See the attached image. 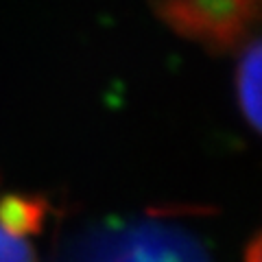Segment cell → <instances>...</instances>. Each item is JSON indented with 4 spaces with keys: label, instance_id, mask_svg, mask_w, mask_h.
Returning <instances> with one entry per match:
<instances>
[{
    "label": "cell",
    "instance_id": "obj_1",
    "mask_svg": "<svg viewBox=\"0 0 262 262\" xmlns=\"http://www.w3.org/2000/svg\"><path fill=\"white\" fill-rule=\"evenodd\" d=\"M51 262H212L190 232L162 221L88 227L57 247Z\"/></svg>",
    "mask_w": 262,
    "mask_h": 262
},
{
    "label": "cell",
    "instance_id": "obj_6",
    "mask_svg": "<svg viewBox=\"0 0 262 262\" xmlns=\"http://www.w3.org/2000/svg\"><path fill=\"white\" fill-rule=\"evenodd\" d=\"M245 262H260V238L253 236L249 247L245 249Z\"/></svg>",
    "mask_w": 262,
    "mask_h": 262
},
{
    "label": "cell",
    "instance_id": "obj_2",
    "mask_svg": "<svg viewBox=\"0 0 262 262\" xmlns=\"http://www.w3.org/2000/svg\"><path fill=\"white\" fill-rule=\"evenodd\" d=\"M149 5L175 35L214 55L241 51L260 22V0H149Z\"/></svg>",
    "mask_w": 262,
    "mask_h": 262
},
{
    "label": "cell",
    "instance_id": "obj_4",
    "mask_svg": "<svg viewBox=\"0 0 262 262\" xmlns=\"http://www.w3.org/2000/svg\"><path fill=\"white\" fill-rule=\"evenodd\" d=\"M48 206L39 196L27 194H7L0 201V225L27 238L29 234L39 232L44 225Z\"/></svg>",
    "mask_w": 262,
    "mask_h": 262
},
{
    "label": "cell",
    "instance_id": "obj_3",
    "mask_svg": "<svg viewBox=\"0 0 262 262\" xmlns=\"http://www.w3.org/2000/svg\"><path fill=\"white\" fill-rule=\"evenodd\" d=\"M260 75H262V51L258 37L249 39L241 48V59L236 66V101L247 125L260 129Z\"/></svg>",
    "mask_w": 262,
    "mask_h": 262
},
{
    "label": "cell",
    "instance_id": "obj_5",
    "mask_svg": "<svg viewBox=\"0 0 262 262\" xmlns=\"http://www.w3.org/2000/svg\"><path fill=\"white\" fill-rule=\"evenodd\" d=\"M0 262H37L29 238L11 234L0 225Z\"/></svg>",
    "mask_w": 262,
    "mask_h": 262
}]
</instances>
